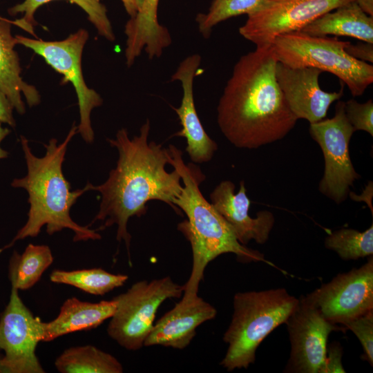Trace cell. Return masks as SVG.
I'll return each instance as SVG.
<instances>
[{"instance_id": "6da1fadb", "label": "cell", "mask_w": 373, "mask_h": 373, "mask_svg": "<svg viewBox=\"0 0 373 373\" xmlns=\"http://www.w3.org/2000/svg\"><path fill=\"white\" fill-rule=\"evenodd\" d=\"M150 129L147 119L140 134L132 139L126 128L119 130L115 139H107L118 151L116 166L102 184L87 183L89 191L101 195L99 211L88 226L97 220L104 221L99 231L116 224V239L124 242L130 265L129 218L146 214L150 200L162 201L177 211L174 203L183 188L179 172L175 169L171 172L166 169L169 164L168 149L154 141L149 142Z\"/></svg>"}, {"instance_id": "7a4b0ae2", "label": "cell", "mask_w": 373, "mask_h": 373, "mask_svg": "<svg viewBox=\"0 0 373 373\" xmlns=\"http://www.w3.org/2000/svg\"><path fill=\"white\" fill-rule=\"evenodd\" d=\"M278 60L271 45L256 47L236 63L217 106V122L240 149H258L285 137L298 118L276 77Z\"/></svg>"}, {"instance_id": "3957f363", "label": "cell", "mask_w": 373, "mask_h": 373, "mask_svg": "<svg viewBox=\"0 0 373 373\" xmlns=\"http://www.w3.org/2000/svg\"><path fill=\"white\" fill-rule=\"evenodd\" d=\"M77 133V126L74 124L61 143L58 144L57 140L52 138L48 144H44L46 152L42 157L35 156L27 139L21 136L28 173L22 178L13 180L11 185L23 188L28 193V220L10 244L1 249L0 252L12 246L17 240L37 236L44 226L46 227L49 235L70 229L75 233L73 240L75 242L101 239L97 229L93 230L88 225L78 224L70 215V210L77 199L89 191L88 184L82 189L71 191L70 184L62 172L68 144Z\"/></svg>"}, {"instance_id": "277c9868", "label": "cell", "mask_w": 373, "mask_h": 373, "mask_svg": "<svg viewBox=\"0 0 373 373\" xmlns=\"http://www.w3.org/2000/svg\"><path fill=\"white\" fill-rule=\"evenodd\" d=\"M167 149L169 164L179 172L183 183L174 204L186 216V220L178 224V229L189 240L192 249L191 272L183 285L182 297L191 299L198 296L205 268L218 256L232 253L242 262L265 260L262 254L240 243L228 223L203 196L200 184L205 176L200 168L193 164H186L182 152L175 146L170 144Z\"/></svg>"}, {"instance_id": "5b68a950", "label": "cell", "mask_w": 373, "mask_h": 373, "mask_svg": "<svg viewBox=\"0 0 373 373\" xmlns=\"http://www.w3.org/2000/svg\"><path fill=\"white\" fill-rule=\"evenodd\" d=\"M298 301L285 288L236 293L231 321L223 336L228 349L220 365L233 371L254 363L260 344L285 323Z\"/></svg>"}, {"instance_id": "8992f818", "label": "cell", "mask_w": 373, "mask_h": 373, "mask_svg": "<svg viewBox=\"0 0 373 373\" xmlns=\"http://www.w3.org/2000/svg\"><path fill=\"white\" fill-rule=\"evenodd\" d=\"M348 42L298 31L277 37L271 46L278 61L292 68L312 67L331 73L357 97L373 82V66L351 57L345 50Z\"/></svg>"}, {"instance_id": "52a82bcc", "label": "cell", "mask_w": 373, "mask_h": 373, "mask_svg": "<svg viewBox=\"0 0 373 373\" xmlns=\"http://www.w3.org/2000/svg\"><path fill=\"white\" fill-rule=\"evenodd\" d=\"M183 291L184 286L170 276L135 283L113 298L116 307L108 325V335L128 350H140L144 346L159 307L167 299L180 298Z\"/></svg>"}, {"instance_id": "ba28073f", "label": "cell", "mask_w": 373, "mask_h": 373, "mask_svg": "<svg viewBox=\"0 0 373 373\" xmlns=\"http://www.w3.org/2000/svg\"><path fill=\"white\" fill-rule=\"evenodd\" d=\"M17 44L31 49L41 56L55 70L63 76L62 84L70 82L75 88L78 99L80 122L79 133L86 143L94 140L90 115L92 111L103 103L101 96L86 85L82 69V51L88 39V33L79 29L61 41H46L16 35Z\"/></svg>"}, {"instance_id": "9c48e42d", "label": "cell", "mask_w": 373, "mask_h": 373, "mask_svg": "<svg viewBox=\"0 0 373 373\" xmlns=\"http://www.w3.org/2000/svg\"><path fill=\"white\" fill-rule=\"evenodd\" d=\"M356 131L345 113V102L338 101L332 118L309 124L311 137L320 146L325 160L324 174L319 191L339 204L350 193V188L361 178L350 156L349 144Z\"/></svg>"}, {"instance_id": "30bf717a", "label": "cell", "mask_w": 373, "mask_h": 373, "mask_svg": "<svg viewBox=\"0 0 373 373\" xmlns=\"http://www.w3.org/2000/svg\"><path fill=\"white\" fill-rule=\"evenodd\" d=\"M355 0H266L247 15L240 34L256 47L271 45L280 35L302 30L323 15Z\"/></svg>"}, {"instance_id": "8fae6325", "label": "cell", "mask_w": 373, "mask_h": 373, "mask_svg": "<svg viewBox=\"0 0 373 373\" xmlns=\"http://www.w3.org/2000/svg\"><path fill=\"white\" fill-rule=\"evenodd\" d=\"M285 324L291 352L285 372L325 373L327 339L333 331H346L327 321L310 298L301 296Z\"/></svg>"}, {"instance_id": "7c38bea8", "label": "cell", "mask_w": 373, "mask_h": 373, "mask_svg": "<svg viewBox=\"0 0 373 373\" xmlns=\"http://www.w3.org/2000/svg\"><path fill=\"white\" fill-rule=\"evenodd\" d=\"M18 289L12 287L9 302L0 317V372L44 373L36 355L42 340V321L22 302Z\"/></svg>"}, {"instance_id": "4fadbf2b", "label": "cell", "mask_w": 373, "mask_h": 373, "mask_svg": "<svg viewBox=\"0 0 373 373\" xmlns=\"http://www.w3.org/2000/svg\"><path fill=\"white\" fill-rule=\"evenodd\" d=\"M359 268L339 274L307 294L323 317L334 325L373 310V258Z\"/></svg>"}, {"instance_id": "5bb4252c", "label": "cell", "mask_w": 373, "mask_h": 373, "mask_svg": "<svg viewBox=\"0 0 373 373\" xmlns=\"http://www.w3.org/2000/svg\"><path fill=\"white\" fill-rule=\"evenodd\" d=\"M322 70L312 67L292 68L278 61L276 77L287 103L294 115L309 124L323 119L330 105L343 95V86L338 92L328 93L320 87Z\"/></svg>"}, {"instance_id": "9a60e30c", "label": "cell", "mask_w": 373, "mask_h": 373, "mask_svg": "<svg viewBox=\"0 0 373 373\" xmlns=\"http://www.w3.org/2000/svg\"><path fill=\"white\" fill-rule=\"evenodd\" d=\"M210 200L240 243L245 245L251 240L258 244L267 241L275 222L274 214L263 210L258 212L256 218L249 216L251 201L246 194L244 180L240 182L237 193H235V184L231 181H222L211 193Z\"/></svg>"}, {"instance_id": "2e32d148", "label": "cell", "mask_w": 373, "mask_h": 373, "mask_svg": "<svg viewBox=\"0 0 373 373\" xmlns=\"http://www.w3.org/2000/svg\"><path fill=\"white\" fill-rule=\"evenodd\" d=\"M201 63V57L193 54L184 58L171 76V81H179L183 95L179 107H172L177 113L182 129L174 134L186 140V151L191 160L201 164L210 161L218 149L216 142L206 133L195 109L193 81Z\"/></svg>"}, {"instance_id": "e0dca14e", "label": "cell", "mask_w": 373, "mask_h": 373, "mask_svg": "<svg viewBox=\"0 0 373 373\" xmlns=\"http://www.w3.org/2000/svg\"><path fill=\"white\" fill-rule=\"evenodd\" d=\"M216 314V308L198 296L191 299L181 298L153 325L144 346L184 349L195 337L196 329L214 318Z\"/></svg>"}, {"instance_id": "ac0fdd59", "label": "cell", "mask_w": 373, "mask_h": 373, "mask_svg": "<svg viewBox=\"0 0 373 373\" xmlns=\"http://www.w3.org/2000/svg\"><path fill=\"white\" fill-rule=\"evenodd\" d=\"M160 0H143L137 13L126 23L125 58L131 66L144 50L150 59L159 58L172 42L169 30L157 19Z\"/></svg>"}, {"instance_id": "d6986e66", "label": "cell", "mask_w": 373, "mask_h": 373, "mask_svg": "<svg viewBox=\"0 0 373 373\" xmlns=\"http://www.w3.org/2000/svg\"><path fill=\"white\" fill-rule=\"evenodd\" d=\"M12 24V21L0 19V88L13 108L23 115L26 108L21 95L30 107L39 104L40 95L35 86L21 77L19 57L15 50L17 40L11 34Z\"/></svg>"}, {"instance_id": "ffe728a7", "label": "cell", "mask_w": 373, "mask_h": 373, "mask_svg": "<svg viewBox=\"0 0 373 373\" xmlns=\"http://www.w3.org/2000/svg\"><path fill=\"white\" fill-rule=\"evenodd\" d=\"M116 304L113 298L99 303L79 300L75 297L67 299L54 320L42 322V340L48 342L63 335L81 330L97 327L111 318L115 311Z\"/></svg>"}, {"instance_id": "44dd1931", "label": "cell", "mask_w": 373, "mask_h": 373, "mask_svg": "<svg viewBox=\"0 0 373 373\" xmlns=\"http://www.w3.org/2000/svg\"><path fill=\"white\" fill-rule=\"evenodd\" d=\"M300 31L318 37H350L373 44V17L353 1L323 15Z\"/></svg>"}, {"instance_id": "7402d4cb", "label": "cell", "mask_w": 373, "mask_h": 373, "mask_svg": "<svg viewBox=\"0 0 373 373\" xmlns=\"http://www.w3.org/2000/svg\"><path fill=\"white\" fill-rule=\"evenodd\" d=\"M55 0H24L8 10V13L15 16L17 14H23L21 19L12 21V24L22 28L32 36H35L34 27L37 25L35 19L36 10L44 4ZM77 5L87 15L88 20L95 27L99 35L110 41L115 39L113 30L107 16L105 6L101 0H66Z\"/></svg>"}, {"instance_id": "603a6c76", "label": "cell", "mask_w": 373, "mask_h": 373, "mask_svg": "<svg viewBox=\"0 0 373 373\" xmlns=\"http://www.w3.org/2000/svg\"><path fill=\"white\" fill-rule=\"evenodd\" d=\"M61 373H122L121 363L113 355L93 345L65 350L55 360Z\"/></svg>"}, {"instance_id": "cb8c5ba5", "label": "cell", "mask_w": 373, "mask_h": 373, "mask_svg": "<svg viewBox=\"0 0 373 373\" xmlns=\"http://www.w3.org/2000/svg\"><path fill=\"white\" fill-rule=\"evenodd\" d=\"M52 262L53 256L47 245L29 244L21 254L15 251L9 266L12 287L18 290L31 288Z\"/></svg>"}, {"instance_id": "d4e9b609", "label": "cell", "mask_w": 373, "mask_h": 373, "mask_svg": "<svg viewBox=\"0 0 373 373\" xmlns=\"http://www.w3.org/2000/svg\"><path fill=\"white\" fill-rule=\"evenodd\" d=\"M128 276L113 274L101 268L64 271L55 269L50 274L55 283L77 287L88 294L102 296L122 286Z\"/></svg>"}, {"instance_id": "484cf974", "label": "cell", "mask_w": 373, "mask_h": 373, "mask_svg": "<svg viewBox=\"0 0 373 373\" xmlns=\"http://www.w3.org/2000/svg\"><path fill=\"white\" fill-rule=\"evenodd\" d=\"M325 246L344 260L370 257L373 254V224L364 231L353 229L335 231L325 238Z\"/></svg>"}, {"instance_id": "4316f807", "label": "cell", "mask_w": 373, "mask_h": 373, "mask_svg": "<svg viewBox=\"0 0 373 373\" xmlns=\"http://www.w3.org/2000/svg\"><path fill=\"white\" fill-rule=\"evenodd\" d=\"M266 0H213L207 13H199L195 20L199 32L209 38L212 28L231 17L250 15L257 11Z\"/></svg>"}, {"instance_id": "83f0119b", "label": "cell", "mask_w": 373, "mask_h": 373, "mask_svg": "<svg viewBox=\"0 0 373 373\" xmlns=\"http://www.w3.org/2000/svg\"><path fill=\"white\" fill-rule=\"evenodd\" d=\"M343 327L351 330L363 350V359L373 365V310L345 323Z\"/></svg>"}, {"instance_id": "f1b7e54d", "label": "cell", "mask_w": 373, "mask_h": 373, "mask_svg": "<svg viewBox=\"0 0 373 373\" xmlns=\"http://www.w3.org/2000/svg\"><path fill=\"white\" fill-rule=\"evenodd\" d=\"M345 113L355 131H363L373 136V102L370 99L359 103L354 99L345 102Z\"/></svg>"}, {"instance_id": "f546056e", "label": "cell", "mask_w": 373, "mask_h": 373, "mask_svg": "<svg viewBox=\"0 0 373 373\" xmlns=\"http://www.w3.org/2000/svg\"><path fill=\"white\" fill-rule=\"evenodd\" d=\"M343 349L338 342H334L327 349L325 373L345 372L341 358Z\"/></svg>"}, {"instance_id": "4dcf8cb0", "label": "cell", "mask_w": 373, "mask_h": 373, "mask_svg": "<svg viewBox=\"0 0 373 373\" xmlns=\"http://www.w3.org/2000/svg\"><path fill=\"white\" fill-rule=\"evenodd\" d=\"M345 51L354 59L373 63V44L361 41L352 44L350 41L345 48Z\"/></svg>"}, {"instance_id": "1f68e13d", "label": "cell", "mask_w": 373, "mask_h": 373, "mask_svg": "<svg viewBox=\"0 0 373 373\" xmlns=\"http://www.w3.org/2000/svg\"><path fill=\"white\" fill-rule=\"evenodd\" d=\"M13 107L5 93L0 88V122L8 124L12 127L16 125L13 117Z\"/></svg>"}, {"instance_id": "d6a6232c", "label": "cell", "mask_w": 373, "mask_h": 373, "mask_svg": "<svg viewBox=\"0 0 373 373\" xmlns=\"http://www.w3.org/2000/svg\"><path fill=\"white\" fill-rule=\"evenodd\" d=\"M124 7L130 16V17H133L137 12L140 10L143 0H121Z\"/></svg>"}, {"instance_id": "836d02e7", "label": "cell", "mask_w": 373, "mask_h": 373, "mask_svg": "<svg viewBox=\"0 0 373 373\" xmlns=\"http://www.w3.org/2000/svg\"><path fill=\"white\" fill-rule=\"evenodd\" d=\"M355 1L363 11L373 17V0H355Z\"/></svg>"}, {"instance_id": "e575fe53", "label": "cell", "mask_w": 373, "mask_h": 373, "mask_svg": "<svg viewBox=\"0 0 373 373\" xmlns=\"http://www.w3.org/2000/svg\"><path fill=\"white\" fill-rule=\"evenodd\" d=\"M10 132V131L7 128L3 127L0 122V160L6 158L8 156V152L1 148V143Z\"/></svg>"}, {"instance_id": "d590c367", "label": "cell", "mask_w": 373, "mask_h": 373, "mask_svg": "<svg viewBox=\"0 0 373 373\" xmlns=\"http://www.w3.org/2000/svg\"><path fill=\"white\" fill-rule=\"evenodd\" d=\"M3 17H2L0 16V19H3Z\"/></svg>"}]
</instances>
